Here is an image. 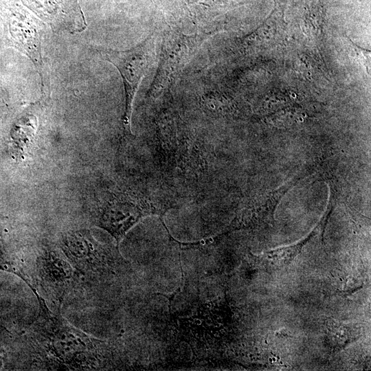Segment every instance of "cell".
<instances>
[{
  "instance_id": "1",
  "label": "cell",
  "mask_w": 371,
  "mask_h": 371,
  "mask_svg": "<svg viewBox=\"0 0 371 371\" xmlns=\"http://www.w3.org/2000/svg\"><path fill=\"white\" fill-rule=\"evenodd\" d=\"M38 314L30 332L36 357L52 368L72 370L95 368L102 361L104 346L52 313L34 291Z\"/></svg>"
},
{
  "instance_id": "2",
  "label": "cell",
  "mask_w": 371,
  "mask_h": 371,
  "mask_svg": "<svg viewBox=\"0 0 371 371\" xmlns=\"http://www.w3.org/2000/svg\"><path fill=\"white\" fill-rule=\"evenodd\" d=\"M59 247L73 267L83 276L113 273L125 262L117 246L100 243L87 229L63 234Z\"/></svg>"
},
{
  "instance_id": "3",
  "label": "cell",
  "mask_w": 371,
  "mask_h": 371,
  "mask_svg": "<svg viewBox=\"0 0 371 371\" xmlns=\"http://www.w3.org/2000/svg\"><path fill=\"white\" fill-rule=\"evenodd\" d=\"M99 53L102 58L117 69L122 76L125 91L123 126L125 133L131 135L133 100L142 79L155 61V37L151 34L128 49H102L99 50Z\"/></svg>"
},
{
  "instance_id": "4",
  "label": "cell",
  "mask_w": 371,
  "mask_h": 371,
  "mask_svg": "<svg viewBox=\"0 0 371 371\" xmlns=\"http://www.w3.org/2000/svg\"><path fill=\"white\" fill-rule=\"evenodd\" d=\"M165 211L144 196H135L126 192H113L99 205L94 215V222L109 232L118 245L127 232L142 217L164 214Z\"/></svg>"
},
{
  "instance_id": "5",
  "label": "cell",
  "mask_w": 371,
  "mask_h": 371,
  "mask_svg": "<svg viewBox=\"0 0 371 371\" xmlns=\"http://www.w3.org/2000/svg\"><path fill=\"white\" fill-rule=\"evenodd\" d=\"M208 36V33L188 35L172 30L166 32L150 96L159 95L174 83Z\"/></svg>"
},
{
  "instance_id": "6",
  "label": "cell",
  "mask_w": 371,
  "mask_h": 371,
  "mask_svg": "<svg viewBox=\"0 0 371 371\" xmlns=\"http://www.w3.org/2000/svg\"><path fill=\"white\" fill-rule=\"evenodd\" d=\"M36 284L62 303L65 294L80 280V274L73 267L65 255L48 249L36 259Z\"/></svg>"
},
{
  "instance_id": "7",
  "label": "cell",
  "mask_w": 371,
  "mask_h": 371,
  "mask_svg": "<svg viewBox=\"0 0 371 371\" xmlns=\"http://www.w3.org/2000/svg\"><path fill=\"white\" fill-rule=\"evenodd\" d=\"M285 30L284 8L276 2L273 10L262 23L241 39L239 49L241 54L247 55L270 49L282 41Z\"/></svg>"
},
{
  "instance_id": "8",
  "label": "cell",
  "mask_w": 371,
  "mask_h": 371,
  "mask_svg": "<svg viewBox=\"0 0 371 371\" xmlns=\"http://www.w3.org/2000/svg\"><path fill=\"white\" fill-rule=\"evenodd\" d=\"M315 230L307 238L295 245L267 251L254 256L256 262L258 265L269 269H280L287 267L299 254L304 245L315 235Z\"/></svg>"
},
{
  "instance_id": "9",
  "label": "cell",
  "mask_w": 371,
  "mask_h": 371,
  "mask_svg": "<svg viewBox=\"0 0 371 371\" xmlns=\"http://www.w3.org/2000/svg\"><path fill=\"white\" fill-rule=\"evenodd\" d=\"M326 327L328 340L334 350L344 348L354 339L352 329L336 320L328 319Z\"/></svg>"
},
{
  "instance_id": "10",
  "label": "cell",
  "mask_w": 371,
  "mask_h": 371,
  "mask_svg": "<svg viewBox=\"0 0 371 371\" xmlns=\"http://www.w3.org/2000/svg\"><path fill=\"white\" fill-rule=\"evenodd\" d=\"M351 49L354 52V54L359 60L363 63L362 64L366 67L367 72L370 74V52L369 50L361 48L355 43H354L349 38H348Z\"/></svg>"
}]
</instances>
